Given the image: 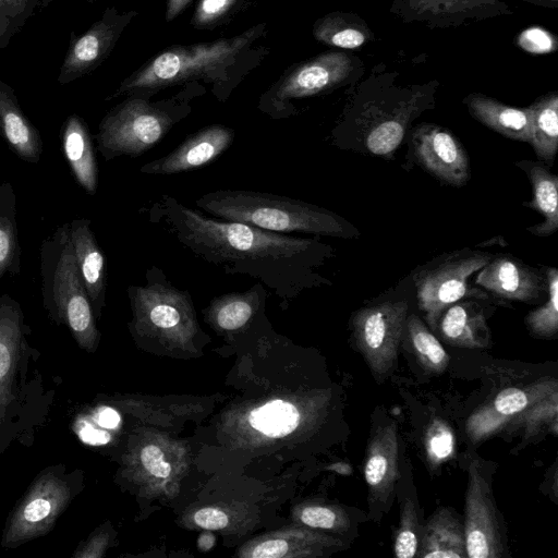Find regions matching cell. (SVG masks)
<instances>
[{
	"label": "cell",
	"instance_id": "603a6c76",
	"mask_svg": "<svg viewBox=\"0 0 558 558\" xmlns=\"http://www.w3.org/2000/svg\"><path fill=\"white\" fill-rule=\"evenodd\" d=\"M515 166L526 173L533 190V199L522 205L544 217L542 222L526 230L537 236L554 234L558 229V177L539 160H520Z\"/></svg>",
	"mask_w": 558,
	"mask_h": 558
},
{
	"label": "cell",
	"instance_id": "b9f144b4",
	"mask_svg": "<svg viewBox=\"0 0 558 558\" xmlns=\"http://www.w3.org/2000/svg\"><path fill=\"white\" fill-rule=\"evenodd\" d=\"M289 549L288 543L282 539H269L258 544L251 557L254 558H280L283 557Z\"/></svg>",
	"mask_w": 558,
	"mask_h": 558
},
{
	"label": "cell",
	"instance_id": "4fadbf2b",
	"mask_svg": "<svg viewBox=\"0 0 558 558\" xmlns=\"http://www.w3.org/2000/svg\"><path fill=\"white\" fill-rule=\"evenodd\" d=\"M31 329L20 303L9 294L0 296V430L9 421L17 399V376Z\"/></svg>",
	"mask_w": 558,
	"mask_h": 558
},
{
	"label": "cell",
	"instance_id": "d4e9b609",
	"mask_svg": "<svg viewBox=\"0 0 558 558\" xmlns=\"http://www.w3.org/2000/svg\"><path fill=\"white\" fill-rule=\"evenodd\" d=\"M267 298L265 286L257 281L244 292H232L213 300L209 314L222 330L234 331L246 326Z\"/></svg>",
	"mask_w": 558,
	"mask_h": 558
},
{
	"label": "cell",
	"instance_id": "d590c367",
	"mask_svg": "<svg viewBox=\"0 0 558 558\" xmlns=\"http://www.w3.org/2000/svg\"><path fill=\"white\" fill-rule=\"evenodd\" d=\"M243 0H199L193 13L191 24L196 29H211L240 9Z\"/></svg>",
	"mask_w": 558,
	"mask_h": 558
},
{
	"label": "cell",
	"instance_id": "7dc6e473",
	"mask_svg": "<svg viewBox=\"0 0 558 558\" xmlns=\"http://www.w3.org/2000/svg\"><path fill=\"white\" fill-rule=\"evenodd\" d=\"M84 1H88V2H92V1H94V0H84Z\"/></svg>",
	"mask_w": 558,
	"mask_h": 558
},
{
	"label": "cell",
	"instance_id": "7a4b0ae2",
	"mask_svg": "<svg viewBox=\"0 0 558 558\" xmlns=\"http://www.w3.org/2000/svg\"><path fill=\"white\" fill-rule=\"evenodd\" d=\"M266 35V24L209 43L175 45L147 61L128 76L107 99L120 96L151 98L175 85H211L219 101H226L235 86L267 54L258 45Z\"/></svg>",
	"mask_w": 558,
	"mask_h": 558
},
{
	"label": "cell",
	"instance_id": "ffe728a7",
	"mask_svg": "<svg viewBox=\"0 0 558 558\" xmlns=\"http://www.w3.org/2000/svg\"><path fill=\"white\" fill-rule=\"evenodd\" d=\"M63 155L77 184L90 196L98 189V165L87 123L78 114H70L60 130Z\"/></svg>",
	"mask_w": 558,
	"mask_h": 558
},
{
	"label": "cell",
	"instance_id": "f546056e",
	"mask_svg": "<svg viewBox=\"0 0 558 558\" xmlns=\"http://www.w3.org/2000/svg\"><path fill=\"white\" fill-rule=\"evenodd\" d=\"M248 421L253 428L266 436L282 437L298 427L300 413L292 403L274 400L253 410Z\"/></svg>",
	"mask_w": 558,
	"mask_h": 558
},
{
	"label": "cell",
	"instance_id": "52a82bcc",
	"mask_svg": "<svg viewBox=\"0 0 558 558\" xmlns=\"http://www.w3.org/2000/svg\"><path fill=\"white\" fill-rule=\"evenodd\" d=\"M493 254L463 248L437 258L413 276L416 299L427 324L436 329L441 313L452 303L466 299L488 300L487 292L471 287L469 279L485 266Z\"/></svg>",
	"mask_w": 558,
	"mask_h": 558
},
{
	"label": "cell",
	"instance_id": "9c48e42d",
	"mask_svg": "<svg viewBox=\"0 0 558 558\" xmlns=\"http://www.w3.org/2000/svg\"><path fill=\"white\" fill-rule=\"evenodd\" d=\"M408 317L407 301H386L353 315L355 343L374 376L383 378L395 366Z\"/></svg>",
	"mask_w": 558,
	"mask_h": 558
},
{
	"label": "cell",
	"instance_id": "277c9868",
	"mask_svg": "<svg viewBox=\"0 0 558 558\" xmlns=\"http://www.w3.org/2000/svg\"><path fill=\"white\" fill-rule=\"evenodd\" d=\"M171 98L128 96L102 118L94 136L106 161L121 156L138 157L156 146L191 111V100L201 95L196 84L185 85Z\"/></svg>",
	"mask_w": 558,
	"mask_h": 558
},
{
	"label": "cell",
	"instance_id": "f1b7e54d",
	"mask_svg": "<svg viewBox=\"0 0 558 558\" xmlns=\"http://www.w3.org/2000/svg\"><path fill=\"white\" fill-rule=\"evenodd\" d=\"M368 35L366 25L360 19L345 14L328 15L319 20L314 28L317 40L344 49L361 47Z\"/></svg>",
	"mask_w": 558,
	"mask_h": 558
},
{
	"label": "cell",
	"instance_id": "44dd1931",
	"mask_svg": "<svg viewBox=\"0 0 558 558\" xmlns=\"http://www.w3.org/2000/svg\"><path fill=\"white\" fill-rule=\"evenodd\" d=\"M437 326L444 340L453 347L484 349L489 343V328L477 299L466 298L449 305Z\"/></svg>",
	"mask_w": 558,
	"mask_h": 558
},
{
	"label": "cell",
	"instance_id": "83f0119b",
	"mask_svg": "<svg viewBox=\"0 0 558 558\" xmlns=\"http://www.w3.org/2000/svg\"><path fill=\"white\" fill-rule=\"evenodd\" d=\"M404 333L417 361L427 373L441 374L446 371L449 355L418 316L411 314L407 317Z\"/></svg>",
	"mask_w": 558,
	"mask_h": 558
},
{
	"label": "cell",
	"instance_id": "8d00e7d4",
	"mask_svg": "<svg viewBox=\"0 0 558 558\" xmlns=\"http://www.w3.org/2000/svg\"><path fill=\"white\" fill-rule=\"evenodd\" d=\"M494 0H409L412 11L418 16H448L470 12L481 4L488 5Z\"/></svg>",
	"mask_w": 558,
	"mask_h": 558
},
{
	"label": "cell",
	"instance_id": "7402d4cb",
	"mask_svg": "<svg viewBox=\"0 0 558 558\" xmlns=\"http://www.w3.org/2000/svg\"><path fill=\"white\" fill-rule=\"evenodd\" d=\"M464 102L474 119L488 129L507 138L530 143L531 113L529 107H511L482 94H471Z\"/></svg>",
	"mask_w": 558,
	"mask_h": 558
},
{
	"label": "cell",
	"instance_id": "4dcf8cb0",
	"mask_svg": "<svg viewBox=\"0 0 558 558\" xmlns=\"http://www.w3.org/2000/svg\"><path fill=\"white\" fill-rule=\"evenodd\" d=\"M544 272L547 300L527 314L525 323L532 333L549 338L558 331V270L556 267H546Z\"/></svg>",
	"mask_w": 558,
	"mask_h": 558
},
{
	"label": "cell",
	"instance_id": "e0dca14e",
	"mask_svg": "<svg viewBox=\"0 0 558 558\" xmlns=\"http://www.w3.org/2000/svg\"><path fill=\"white\" fill-rule=\"evenodd\" d=\"M69 233L78 272L95 317H99L105 306L107 289L105 254L90 228L89 219L78 218L69 222Z\"/></svg>",
	"mask_w": 558,
	"mask_h": 558
},
{
	"label": "cell",
	"instance_id": "d6a6232c",
	"mask_svg": "<svg viewBox=\"0 0 558 558\" xmlns=\"http://www.w3.org/2000/svg\"><path fill=\"white\" fill-rule=\"evenodd\" d=\"M424 447L427 461L434 469L452 459L456 437L451 426L442 418H433L425 432Z\"/></svg>",
	"mask_w": 558,
	"mask_h": 558
},
{
	"label": "cell",
	"instance_id": "f35d334b",
	"mask_svg": "<svg viewBox=\"0 0 558 558\" xmlns=\"http://www.w3.org/2000/svg\"><path fill=\"white\" fill-rule=\"evenodd\" d=\"M142 462L147 471L156 477H167L171 468L163 460V453L155 445L146 446L141 454Z\"/></svg>",
	"mask_w": 558,
	"mask_h": 558
},
{
	"label": "cell",
	"instance_id": "ba28073f",
	"mask_svg": "<svg viewBox=\"0 0 558 558\" xmlns=\"http://www.w3.org/2000/svg\"><path fill=\"white\" fill-rule=\"evenodd\" d=\"M352 70V59L343 52L319 54L284 74L260 97L258 108L272 119L288 118L293 113L292 100L336 87Z\"/></svg>",
	"mask_w": 558,
	"mask_h": 558
},
{
	"label": "cell",
	"instance_id": "9a60e30c",
	"mask_svg": "<svg viewBox=\"0 0 558 558\" xmlns=\"http://www.w3.org/2000/svg\"><path fill=\"white\" fill-rule=\"evenodd\" d=\"M235 132L225 124H211L187 136L177 148L161 158L144 163L140 172L170 175L189 172L215 161L234 141Z\"/></svg>",
	"mask_w": 558,
	"mask_h": 558
},
{
	"label": "cell",
	"instance_id": "cb8c5ba5",
	"mask_svg": "<svg viewBox=\"0 0 558 558\" xmlns=\"http://www.w3.org/2000/svg\"><path fill=\"white\" fill-rule=\"evenodd\" d=\"M418 555L422 558L466 557L463 525L448 508H439L421 531Z\"/></svg>",
	"mask_w": 558,
	"mask_h": 558
},
{
	"label": "cell",
	"instance_id": "5bb4252c",
	"mask_svg": "<svg viewBox=\"0 0 558 558\" xmlns=\"http://www.w3.org/2000/svg\"><path fill=\"white\" fill-rule=\"evenodd\" d=\"M474 283L499 299L530 304L546 294L545 272L510 254L493 255L476 272Z\"/></svg>",
	"mask_w": 558,
	"mask_h": 558
},
{
	"label": "cell",
	"instance_id": "3957f363",
	"mask_svg": "<svg viewBox=\"0 0 558 558\" xmlns=\"http://www.w3.org/2000/svg\"><path fill=\"white\" fill-rule=\"evenodd\" d=\"M203 213L281 234L353 238L357 230L341 216L318 205L284 195L250 190H216L195 201Z\"/></svg>",
	"mask_w": 558,
	"mask_h": 558
},
{
	"label": "cell",
	"instance_id": "bcb514c9",
	"mask_svg": "<svg viewBox=\"0 0 558 558\" xmlns=\"http://www.w3.org/2000/svg\"><path fill=\"white\" fill-rule=\"evenodd\" d=\"M215 544V537L210 533H204L198 538V546L202 550L210 549Z\"/></svg>",
	"mask_w": 558,
	"mask_h": 558
},
{
	"label": "cell",
	"instance_id": "1f68e13d",
	"mask_svg": "<svg viewBox=\"0 0 558 558\" xmlns=\"http://www.w3.org/2000/svg\"><path fill=\"white\" fill-rule=\"evenodd\" d=\"M53 0H0V48L9 45L12 37L26 22Z\"/></svg>",
	"mask_w": 558,
	"mask_h": 558
},
{
	"label": "cell",
	"instance_id": "2e32d148",
	"mask_svg": "<svg viewBox=\"0 0 558 558\" xmlns=\"http://www.w3.org/2000/svg\"><path fill=\"white\" fill-rule=\"evenodd\" d=\"M557 390L555 379L538 380L524 387H509L482 404L465 424L469 438L478 442L494 436L531 404Z\"/></svg>",
	"mask_w": 558,
	"mask_h": 558
},
{
	"label": "cell",
	"instance_id": "ab89813d",
	"mask_svg": "<svg viewBox=\"0 0 558 558\" xmlns=\"http://www.w3.org/2000/svg\"><path fill=\"white\" fill-rule=\"evenodd\" d=\"M195 523L206 530H219L228 524L225 512L215 508H203L194 514Z\"/></svg>",
	"mask_w": 558,
	"mask_h": 558
},
{
	"label": "cell",
	"instance_id": "5b68a950",
	"mask_svg": "<svg viewBox=\"0 0 558 558\" xmlns=\"http://www.w3.org/2000/svg\"><path fill=\"white\" fill-rule=\"evenodd\" d=\"M43 304L49 318L65 326L77 344L95 348V314L78 272L69 222L59 226L40 245Z\"/></svg>",
	"mask_w": 558,
	"mask_h": 558
},
{
	"label": "cell",
	"instance_id": "ee69618b",
	"mask_svg": "<svg viewBox=\"0 0 558 558\" xmlns=\"http://www.w3.org/2000/svg\"><path fill=\"white\" fill-rule=\"evenodd\" d=\"M192 0H167L166 4V21L171 22L180 15Z\"/></svg>",
	"mask_w": 558,
	"mask_h": 558
},
{
	"label": "cell",
	"instance_id": "8fae6325",
	"mask_svg": "<svg viewBox=\"0 0 558 558\" xmlns=\"http://www.w3.org/2000/svg\"><path fill=\"white\" fill-rule=\"evenodd\" d=\"M411 147L417 163L436 179L456 187L468 183V153L449 130L433 123H422L412 132Z\"/></svg>",
	"mask_w": 558,
	"mask_h": 558
},
{
	"label": "cell",
	"instance_id": "f6af8a7d",
	"mask_svg": "<svg viewBox=\"0 0 558 558\" xmlns=\"http://www.w3.org/2000/svg\"><path fill=\"white\" fill-rule=\"evenodd\" d=\"M120 422L119 414L109 408H104L99 412V423L105 427L114 428Z\"/></svg>",
	"mask_w": 558,
	"mask_h": 558
},
{
	"label": "cell",
	"instance_id": "6da1fadb",
	"mask_svg": "<svg viewBox=\"0 0 558 558\" xmlns=\"http://www.w3.org/2000/svg\"><path fill=\"white\" fill-rule=\"evenodd\" d=\"M140 213L197 258L226 275L257 279L282 302L326 282L316 269L329 257L330 247L316 238L215 218L168 194L144 205Z\"/></svg>",
	"mask_w": 558,
	"mask_h": 558
},
{
	"label": "cell",
	"instance_id": "e575fe53",
	"mask_svg": "<svg viewBox=\"0 0 558 558\" xmlns=\"http://www.w3.org/2000/svg\"><path fill=\"white\" fill-rule=\"evenodd\" d=\"M558 390L531 404L508 425L524 427V436L532 437L545 425L557 426Z\"/></svg>",
	"mask_w": 558,
	"mask_h": 558
},
{
	"label": "cell",
	"instance_id": "ac0fdd59",
	"mask_svg": "<svg viewBox=\"0 0 558 558\" xmlns=\"http://www.w3.org/2000/svg\"><path fill=\"white\" fill-rule=\"evenodd\" d=\"M399 441L397 425L391 422L378 428L366 450L364 477L373 501L386 504L398 480Z\"/></svg>",
	"mask_w": 558,
	"mask_h": 558
},
{
	"label": "cell",
	"instance_id": "30bf717a",
	"mask_svg": "<svg viewBox=\"0 0 558 558\" xmlns=\"http://www.w3.org/2000/svg\"><path fill=\"white\" fill-rule=\"evenodd\" d=\"M136 15L134 10L120 12L117 8H107L99 20L71 41L59 70L58 83H72L98 68Z\"/></svg>",
	"mask_w": 558,
	"mask_h": 558
},
{
	"label": "cell",
	"instance_id": "7c38bea8",
	"mask_svg": "<svg viewBox=\"0 0 558 558\" xmlns=\"http://www.w3.org/2000/svg\"><path fill=\"white\" fill-rule=\"evenodd\" d=\"M465 550L469 558H498L504 545L490 489L476 461L469 468L463 524Z\"/></svg>",
	"mask_w": 558,
	"mask_h": 558
},
{
	"label": "cell",
	"instance_id": "d6986e66",
	"mask_svg": "<svg viewBox=\"0 0 558 558\" xmlns=\"http://www.w3.org/2000/svg\"><path fill=\"white\" fill-rule=\"evenodd\" d=\"M0 136L23 161L38 163L44 144L37 128L23 112L13 88L0 80Z\"/></svg>",
	"mask_w": 558,
	"mask_h": 558
},
{
	"label": "cell",
	"instance_id": "60d3db41",
	"mask_svg": "<svg viewBox=\"0 0 558 558\" xmlns=\"http://www.w3.org/2000/svg\"><path fill=\"white\" fill-rule=\"evenodd\" d=\"M521 44L524 48L535 52L547 51L550 48V37L542 29L533 28L521 36Z\"/></svg>",
	"mask_w": 558,
	"mask_h": 558
},
{
	"label": "cell",
	"instance_id": "7bdbcfd3",
	"mask_svg": "<svg viewBox=\"0 0 558 558\" xmlns=\"http://www.w3.org/2000/svg\"><path fill=\"white\" fill-rule=\"evenodd\" d=\"M107 537L99 533L92 536L86 543L77 547L72 557L75 558H93L102 555L106 547Z\"/></svg>",
	"mask_w": 558,
	"mask_h": 558
},
{
	"label": "cell",
	"instance_id": "8992f818",
	"mask_svg": "<svg viewBox=\"0 0 558 558\" xmlns=\"http://www.w3.org/2000/svg\"><path fill=\"white\" fill-rule=\"evenodd\" d=\"M75 481L61 464L43 470L10 513L1 546L13 549L48 534L74 499Z\"/></svg>",
	"mask_w": 558,
	"mask_h": 558
},
{
	"label": "cell",
	"instance_id": "74e56055",
	"mask_svg": "<svg viewBox=\"0 0 558 558\" xmlns=\"http://www.w3.org/2000/svg\"><path fill=\"white\" fill-rule=\"evenodd\" d=\"M304 524L326 530H345L349 525L347 513L340 509L325 506H310L302 510Z\"/></svg>",
	"mask_w": 558,
	"mask_h": 558
},
{
	"label": "cell",
	"instance_id": "4316f807",
	"mask_svg": "<svg viewBox=\"0 0 558 558\" xmlns=\"http://www.w3.org/2000/svg\"><path fill=\"white\" fill-rule=\"evenodd\" d=\"M17 201L10 182L0 184V278L21 271Z\"/></svg>",
	"mask_w": 558,
	"mask_h": 558
},
{
	"label": "cell",
	"instance_id": "836d02e7",
	"mask_svg": "<svg viewBox=\"0 0 558 558\" xmlns=\"http://www.w3.org/2000/svg\"><path fill=\"white\" fill-rule=\"evenodd\" d=\"M420 524L415 502L407 498L401 504L400 522L395 537V555L399 558H412L417 555L420 544Z\"/></svg>",
	"mask_w": 558,
	"mask_h": 558
},
{
	"label": "cell",
	"instance_id": "484cf974",
	"mask_svg": "<svg viewBox=\"0 0 558 558\" xmlns=\"http://www.w3.org/2000/svg\"><path fill=\"white\" fill-rule=\"evenodd\" d=\"M531 113L530 143L537 159L554 163L558 149V96L548 94L529 107Z\"/></svg>",
	"mask_w": 558,
	"mask_h": 558
}]
</instances>
